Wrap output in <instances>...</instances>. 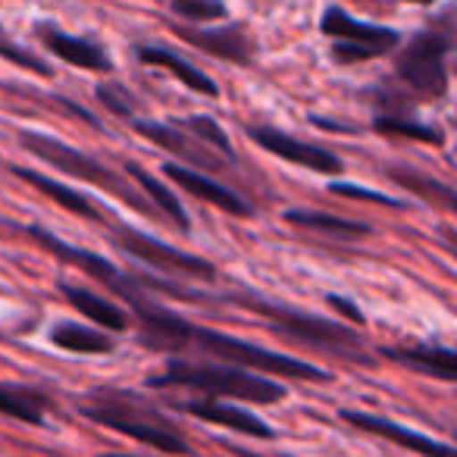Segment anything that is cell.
Masks as SVG:
<instances>
[{
    "label": "cell",
    "mask_w": 457,
    "mask_h": 457,
    "mask_svg": "<svg viewBox=\"0 0 457 457\" xmlns=\"http://www.w3.org/2000/svg\"><path fill=\"white\" fill-rule=\"evenodd\" d=\"M135 132L141 138H147L151 145L163 147V151L182 157L179 166H201V170H222V160L210 154V147H204L201 141H195L191 135H185L176 122H147V120H135Z\"/></svg>",
    "instance_id": "4fadbf2b"
},
{
    "label": "cell",
    "mask_w": 457,
    "mask_h": 457,
    "mask_svg": "<svg viewBox=\"0 0 457 457\" xmlns=\"http://www.w3.org/2000/svg\"><path fill=\"white\" fill-rule=\"evenodd\" d=\"M185 413L197 420H207V423L226 426L232 432H242V436L251 438H276V432L263 423L257 413L245 411V407L232 404V401H210V398H195V401H179Z\"/></svg>",
    "instance_id": "2e32d148"
},
{
    "label": "cell",
    "mask_w": 457,
    "mask_h": 457,
    "mask_svg": "<svg viewBox=\"0 0 457 457\" xmlns=\"http://www.w3.org/2000/svg\"><path fill=\"white\" fill-rule=\"evenodd\" d=\"M326 301H329L332 311L342 313V317L348 320V323H354V326H363V323H367V317H363L361 307L351 304V301H348V298H342V295H329V298H326Z\"/></svg>",
    "instance_id": "1f68e13d"
},
{
    "label": "cell",
    "mask_w": 457,
    "mask_h": 457,
    "mask_svg": "<svg viewBox=\"0 0 457 457\" xmlns=\"http://www.w3.org/2000/svg\"><path fill=\"white\" fill-rule=\"evenodd\" d=\"M82 417L95 423L116 429L122 436H132L135 442L151 445L154 451H170V454H185L188 442L176 432V426L147 401L135 398L129 392H95L88 401L79 404Z\"/></svg>",
    "instance_id": "7a4b0ae2"
},
{
    "label": "cell",
    "mask_w": 457,
    "mask_h": 457,
    "mask_svg": "<svg viewBox=\"0 0 457 457\" xmlns=\"http://www.w3.org/2000/svg\"><path fill=\"white\" fill-rule=\"evenodd\" d=\"M201 351V354L210 357V363L220 361L226 367H238L248 370V373H267L270 376H288V379H307V382H329L332 376L326 370L313 367L307 361H298V357L279 354V351H267L261 345H251L245 338L226 336V332L216 329H204V326H191L188 332V348L185 351Z\"/></svg>",
    "instance_id": "3957f363"
},
{
    "label": "cell",
    "mask_w": 457,
    "mask_h": 457,
    "mask_svg": "<svg viewBox=\"0 0 457 457\" xmlns=\"http://www.w3.org/2000/svg\"><path fill=\"white\" fill-rule=\"evenodd\" d=\"M51 342L70 354H110V351H116V342L107 332L82 323H57L51 329Z\"/></svg>",
    "instance_id": "44dd1931"
},
{
    "label": "cell",
    "mask_w": 457,
    "mask_h": 457,
    "mask_svg": "<svg viewBox=\"0 0 457 457\" xmlns=\"http://www.w3.org/2000/svg\"><path fill=\"white\" fill-rule=\"evenodd\" d=\"M20 141H22V147H26V151H32L35 157L45 160V163H51L54 170L66 172V176L82 179V182H91V185H97V188H104V191H113V195H120L122 201H126L129 207L138 210V213L157 216V210L147 207V204L141 201L138 191H135L132 185H126V179L116 176L110 166H104L101 160H95L91 154L76 151V147L63 145V141L51 138V135H41V132H22Z\"/></svg>",
    "instance_id": "5b68a950"
},
{
    "label": "cell",
    "mask_w": 457,
    "mask_h": 457,
    "mask_svg": "<svg viewBox=\"0 0 457 457\" xmlns=\"http://www.w3.org/2000/svg\"><path fill=\"white\" fill-rule=\"evenodd\" d=\"M97 97H101V104H104V107H107V110H113L116 116H132L135 101L126 95V91L113 88V85H101V88H97Z\"/></svg>",
    "instance_id": "4dcf8cb0"
},
{
    "label": "cell",
    "mask_w": 457,
    "mask_h": 457,
    "mask_svg": "<svg viewBox=\"0 0 457 457\" xmlns=\"http://www.w3.org/2000/svg\"><path fill=\"white\" fill-rule=\"evenodd\" d=\"M326 38L336 41L332 57L338 63H367L382 54L395 51L401 45V35L395 29L376 26V22H361L342 7H326L320 20Z\"/></svg>",
    "instance_id": "8992f818"
},
{
    "label": "cell",
    "mask_w": 457,
    "mask_h": 457,
    "mask_svg": "<svg viewBox=\"0 0 457 457\" xmlns=\"http://www.w3.org/2000/svg\"><path fill=\"white\" fill-rule=\"evenodd\" d=\"M248 135H251V141H257V145L273 154V157H282L295 166H304V170L323 172V176H338V172L345 170L338 154H332L329 147L301 141V138H295V135L279 132V129H273V126H251Z\"/></svg>",
    "instance_id": "9c48e42d"
},
{
    "label": "cell",
    "mask_w": 457,
    "mask_h": 457,
    "mask_svg": "<svg viewBox=\"0 0 457 457\" xmlns=\"http://www.w3.org/2000/svg\"><path fill=\"white\" fill-rule=\"evenodd\" d=\"M29 236H32L38 245H45V248L51 251L54 257H60V261H66V263H72V267H79L85 276H95L97 282H104L107 288H113V292L122 295V298H129V295H132L135 288H138L132 279H129L126 273H122V270H116L110 261H104V257L91 254V251H85V248H72V245H66L63 238L51 236L47 228L29 226Z\"/></svg>",
    "instance_id": "30bf717a"
},
{
    "label": "cell",
    "mask_w": 457,
    "mask_h": 457,
    "mask_svg": "<svg viewBox=\"0 0 457 457\" xmlns=\"http://www.w3.org/2000/svg\"><path fill=\"white\" fill-rule=\"evenodd\" d=\"M329 195L351 197V201L382 204V207H392V210H404V207H411V204H407V201H398V197H388V195H382V191H370V188H361V185H348V182H329Z\"/></svg>",
    "instance_id": "f546056e"
},
{
    "label": "cell",
    "mask_w": 457,
    "mask_h": 457,
    "mask_svg": "<svg viewBox=\"0 0 457 457\" xmlns=\"http://www.w3.org/2000/svg\"><path fill=\"white\" fill-rule=\"evenodd\" d=\"M342 420L351 423L354 429L361 432H370V436H379L386 442H395L401 448L413 451V454H423V457H454L451 445L445 442H436L429 436H420V432L407 429V426H398L386 417H376V413H363V411H342Z\"/></svg>",
    "instance_id": "8fae6325"
},
{
    "label": "cell",
    "mask_w": 457,
    "mask_h": 457,
    "mask_svg": "<svg viewBox=\"0 0 457 457\" xmlns=\"http://www.w3.org/2000/svg\"><path fill=\"white\" fill-rule=\"evenodd\" d=\"M185 135H191L195 141H201L210 151H220L222 157H232V145H228V135L222 132V126L210 116H188L185 122H176Z\"/></svg>",
    "instance_id": "4316f807"
},
{
    "label": "cell",
    "mask_w": 457,
    "mask_h": 457,
    "mask_svg": "<svg viewBox=\"0 0 457 457\" xmlns=\"http://www.w3.org/2000/svg\"><path fill=\"white\" fill-rule=\"evenodd\" d=\"M154 388H191L204 398H236L254 404H273L286 398V386L248 370L226 367V363H188L170 361L160 376H151Z\"/></svg>",
    "instance_id": "6da1fadb"
},
{
    "label": "cell",
    "mask_w": 457,
    "mask_h": 457,
    "mask_svg": "<svg viewBox=\"0 0 457 457\" xmlns=\"http://www.w3.org/2000/svg\"><path fill=\"white\" fill-rule=\"evenodd\" d=\"M163 176H170L172 182H176L182 191H188L191 197L207 201L210 207L222 210V213H228V216H251L254 213L245 197H238L232 188H226L222 182H216L213 176H204V172L188 170V166H179V163H163Z\"/></svg>",
    "instance_id": "7c38bea8"
},
{
    "label": "cell",
    "mask_w": 457,
    "mask_h": 457,
    "mask_svg": "<svg viewBox=\"0 0 457 457\" xmlns=\"http://www.w3.org/2000/svg\"><path fill=\"white\" fill-rule=\"evenodd\" d=\"M313 122H317L320 129H326V132H354V129L338 126V122H329V120H320V116H313Z\"/></svg>",
    "instance_id": "d6a6232c"
},
{
    "label": "cell",
    "mask_w": 457,
    "mask_h": 457,
    "mask_svg": "<svg viewBox=\"0 0 457 457\" xmlns=\"http://www.w3.org/2000/svg\"><path fill=\"white\" fill-rule=\"evenodd\" d=\"M286 220L292 222V226L317 228V232H326V236H336V238H363V236L373 232L367 222H354V220H345V216L320 213V210H288Z\"/></svg>",
    "instance_id": "603a6c76"
},
{
    "label": "cell",
    "mask_w": 457,
    "mask_h": 457,
    "mask_svg": "<svg viewBox=\"0 0 457 457\" xmlns=\"http://www.w3.org/2000/svg\"><path fill=\"white\" fill-rule=\"evenodd\" d=\"M172 13L182 16L185 22H216L226 20L228 10L222 4H213V0H176Z\"/></svg>",
    "instance_id": "f1b7e54d"
},
{
    "label": "cell",
    "mask_w": 457,
    "mask_h": 457,
    "mask_svg": "<svg viewBox=\"0 0 457 457\" xmlns=\"http://www.w3.org/2000/svg\"><path fill=\"white\" fill-rule=\"evenodd\" d=\"M388 179L404 185V188L417 191V195L429 197V201L442 204L445 210L454 207V191H451V185L436 182L432 176H423V172H417V170H404V166H392V170H388Z\"/></svg>",
    "instance_id": "484cf974"
},
{
    "label": "cell",
    "mask_w": 457,
    "mask_h": 457,
    "mask_svg": "<svg viewBox=\"0 0 457 457\" xmlns=\"http://www.w3.org/2000/svg\"><path fill=\"white\" fill-rule=\"evenodd\" d=\"M0 57L7 60V63L20 66V70L35 72V76H51V63L41 60L35 51H29V47H22L20 41H13L4 29H0Z\"/></svg>",
    "instance_id": "83f0119b"
},
{
    "label": "cell",
    "mask_w": 457,
    "mask_h": 457,
    "mask_svg": "<svg viewBox=\"0 0 457 457\" xmlns=\"http://www.w3.org/2000/svg\"><path fill=\"white\" fill-rule=\"evenodd\" d=\"M242 304L254 307V311L267 313L273 320V329L279 336H288L301 345H317V348H357V336L345 326H336V323H326L320 317H307V313H298L292 307H282V304H270L263 298H248Z\"/></svg>",
    "instance_id": "52a82bcc"
},
{
    "label": "cell",
    "mask_w": 457,
    "mask_h": 457,
    "mask_svg": "<svg viewBox=\"0 0 457 457\" xmlns=\"http://www.w3.org/2000/svg\"><path fill=\"white\" fill-rule=\"evenodd\" d=\"M60 292H63V298L70 301L85 320H91V323L104 326V329H110V332L129 329V313L122 311V307H116L110 298H104V295H95L85 286H70V282H60Z\"/></svg>",
    "instance_id": "ac0fdd59"
},
{
    "label": "cell",
    "mask_w": 457,
    "mask_h": 457,
    "mask_svg": "<svg viewBox=\"0 0 457 457\" xmlns=\"http://www.w3.org/2000/svg\"><path fill=\"white\" fill-rule=\"evenodd\" d=\"M373 129H376L379 135H395V138L423 141V145H432V147H442V145H445V135L438 132L436 126H426V122L407 120V116L382 113V116H376Z\"/></svg>",
    "instance_id": "d4e9b609"
},
{
    "label": "cell",
    "mask_w": 457,
    "mask_h": 457,
    "mask_svg": "<svg viewBox=\"0 0 457 457\" xmlns=\"http://www.w3.org/2000/svg\"><path fill=\"white\" fill-rule=\"evenodd\" d=\"M451 26H426L411 35L404 51L395 57L398 79L423 101H438L448 91V60H451Z\"/></svg>",
    "instance_id": "277c9868"
},
{
    "label": "cell",
    "mask_w": 457,
    "mask_h": 457,
    "mask_svg": "<svg viewBox=\"0 0 457 457\" xmlns=\"http://www.w3.org/2000/svg\"><path fill=\"white\" fill-rule=\"evenodd\" d=\"M47 411H51V401L41 392L26 388V386L0 382V413H4V417L22 420V423H29V426H41Z\"/></svg>",
    "instance_id": "7402d4cb"
},
{
    "label": "cell",
    "mask_w": 457,
    "mask_h": 457,
    "mask_svg": "<svg viewBox=\"0 0 457 457\" xmlns=\"http://www.w3.org/2000/svg\"><path fill=\"white\" fill-rule=\"evenodd\" d=\"M126 172H129V176H135V182H138L141 188L151 195V201H157V207L163 210V213L170 216V220L176 222L182 232H188V213H185V207L179 204V197L172 195V191L166 188L163 182H157V179H154L151 172H147L145 166H138V163H129Z\"/></svg>",
    "instance_id": "cb8c5ba5"
},
{
    "label": "cell",
    "mask_w": 457,
    "mask_h": 457,
    "mask_svg": "<svg viewBox=\"0 0 457 457\" xmlns=\"http://www.w3.org/2000/svg\"><path fill=\"white\" fill-rule=\"evenodd\" d=\"M172 32L179 35V38L191 41L195 47H201L204 54H210V57L216 60H226V63H251V38L248 32H245L238 22H232V26H222V29H191V26H172Z\"/></svg>",
    "instance_id": "5bb4252c"
},
{
    "label": "cell",
    "mask_w": 457,
    "mask_h": 457,
    "mask_svg": "<svg viewBox=\"0 0 457 457\" xmlns=\"http://www.w3.org/2000/svg\"><path fill=\"white\" fill-rule=\"evenodd\" d=\"M107 457H141V454H107Z\"/></svg>",
    "instance_id": "836d02e7"
},
{
    "label": "cell",
    "mask_w": 457,
    "mask_h": 457,
    "mask_svg": "<svg viewBox=\"0 0 457 457\" xmlns=\"http://www.w3.org/2000/svg\"><path fill=\"white\" fill-rule=\"evenodd\" d=\"M382 357L401 363V367H411L423 376L432 379L451 382L457 376V357L448 348H429V345H411V348H382Z\"/></svg>",
    "instance_id": "e0dca14e"
},
{
    "label": "cell",
    "mask_w": 457,
    "mask_h": 457,
    "mask_svg": "<svg viewBox=\"0 0 457 457\" xmlns=\"http://www.w3.org/2000/svg\"><path fill=\"white\" fill-rule=\"evenodd\" d=\"M113 236H116V242L129 251V254L138 257V261H145L147 267L160 270V273L197 276V279H213L216 276V267L210 261L170 248V245L157 242V238L145 236V232H138V228H132V226H120V222H116Z\"/></svg>",
    "instance_id": "ba28073f"
},
{
    "label": "cell",
    "mask_w": 457,
    "mask_h": 457,
    "mask_svg": "<svg viewBox=\"0 0 457 457\" xmlns=\"http://www.w3.org/2000/svg\"><path fill=\"white\" fill-rule=\"evenodd\" d=\"M38 38H41V45L57 60H63V63L79 66V70H88V72H113V60L107 57V51H104L101 45L76 38V35L57 29L54 22H41Z\"/></svg>",
    "instance_id": "9a60e30c"
},
{
    "label": "cell",
    "mask_w": 457,
    "mask_h": 457,
    "mask_svg": "<svg viewBox=\"0 0 457 457\" xmlns=\"http://www.w3.org/2000/svg\"><path fill=\"white\" fill-rule=\"evenodd\" d=\"M138 51V60L147 66H163V70H170L172 76L179 79V82L185 85V88L197 91V95H207V97H216L220 95V88H216V82L210 76H204L197 66H191L188 60L182 57V54L170 51V47H154V45H141L135 47Z\"/></svg>",
    "instance_id": "d6986e66"
},
{
    "label": "cell",
    "mask_w": 457,
    "mask_h": 457,
    "mask_svg": "<svg viewBox=\"0 0 457 457\" xmlns=\"http://www.w3.org/2000/svg\"><path fill=\"white\" fill-rule=\"evenodd\" d=\"M10 170H13L16 176L22 179V182H29L32 188H38L41 195H47L51 201H57L63 210H70V213L85 216V220H95V222L104 220L101 210H97L95 204L88 201V197H82L79 191H72L70 185L57 182V179H51V176H41V172H35V170H26V166H10Z\"/></svg>",
    "instance_id": "ffe728a7"
}]
</instances>
